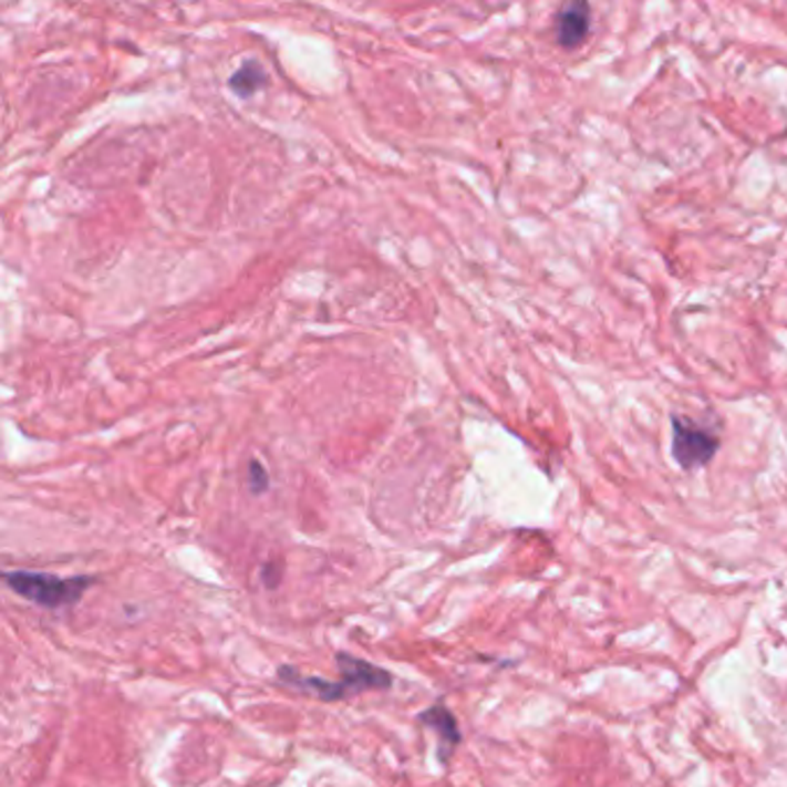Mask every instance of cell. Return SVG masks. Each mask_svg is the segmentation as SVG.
I'll list each match as a JSON object with an SVG mask.
<instances>
[{
	"instance_id": "cell-6",
	"label": "cell",
	"mask_w": 787,
	"mask_h": 787,
	"mask_svg": "<svg viewBox=\"0 0 787 787\" xmlns=\"http://www.w3.org/2000/svg\"><path fill=\"white\" fill-rule=\"evenodd\" d=\"M418 723H423L425 727H429L434 735L439 739V748H442V759L446 763L448 755L459 746L463 742V732L457 727V718L453 716V712L446 707V704H432L429 710L418 714Z\"/></svg>"
},
{
	"instance_id": "cell-5",
	"label": "cell",
	"mask_w": 787,
	"mask_h": 787,
	"mask_svg": "<svg viewBox=\"0 0 787 787\" xmlns=\"http://www.w3.org/2000/svg\"><path fill=\"white\" fill-rule=\"evenodd\" d=\"M591 29V10L587 3H568L555 17V35L563 49H576Z\"/></svg>"
},
{
	"instance_id": "cell-3",
	"label": "cell",
	"mask_w": 787,
	"mask_h": 787,
	"mask_svg": "<svg viewBox=\"0 0 787 787\" xmlns=\"http://www.w3.org/2000/svg\"><path fill=\"white\" fill-rule=\"evenodd\" d=\"M335 663L342 674V682L346 684L351 695H361L365 691H389L393 686V674L370 661L340 651Z\"/></svg>"
},
{
	"instance_id": "cell-8",
	"label": "cell",
	"mask_w": 787,
	"mask_h": 787,
	"mask_svg": "<svg viewBox=\"0 0 787 787\" xmlns=\"http://www.w3.org/2000/svg\"><path fill=\"white\" fill-rule=\"evenodd\" d=\"M250 487H252V493H266V487H268V474L259 463L250 465Z\"/></svg>"
},
{
	"instance_id": "cell-4",
	"label": "cell",
	"mask_w": 787,
	"mask_h": 787,
	"mask_svg": "<svg viewBox=\"0 0 787 787\" xmlns=\"http://www.w3.org/2000/svg\"><path fill=\"white\" fill-rule=\"evenodd\" d=\"M278 680H280L284 686L301 691V693H306V695H312V697H317V700H321V702H340V700H346V697H354L342 680H340V682L321 680V676L303 674L301 670L293 667V665H282V667H278Z\"/></svg>"
},
{
	"instance_id": "cell-7",
	"label": "cell",
	"mask_w": 787,
	"mask_h": 787,
	"mask_svg": "<svg viewBox=\"0 0 787 787\" xmlns=\"http://www.w3.org/2000/svg\"><path fill=\"white\" fill-rule=\"evenodd\" d=\"M263 84H266V72H263L261 65L255 63V61H248L246 65H242V68L231 76V81H229L231 91H234L236 95H240V97L255 95Z\"/></svg>"
},
{
	"instance_id": "cell-2",
	"label": "cell",
	"mask_w": 787,
	"mask_h": 787,
	"mask_svg": "<svg viewBox=\"0 0 787 787\" xmlns=\"http://www.w3.org/2000/svg\"><path fill=\"white\" fill-rule=\"evenodd\" d=\"M718 437L684 416H672V455L682 469L693 472L710 465L718 453Z\"/></svg>"
},
{
	"instance_id": "cell-1",
	"label": "cell",
	"mask_w": 787,
	"mask_h": 787,
	"mask_svg": "<svg viewBox=\"0 0 787 787\" xmlns=\"http://www.w3.org/2000/svg\"><path fill=\"white\" fill-rule=\"evenodd\" d=\"M91 576H74V578H63L53 573H40V571H8L6 573V584L19 593L21 599L31 601L40 608H68L81 601L91 587H93Z\"/></svg>"
}]
</instances>
